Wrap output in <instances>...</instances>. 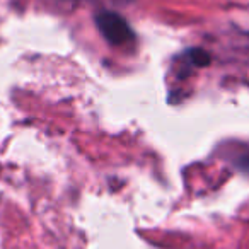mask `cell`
Listing matches in <instances>:
<instances>
[{"label": "cell", "mask_w": 249, "mask_h": 249, "mask_svg": "<svg viewBox=\"0 0 249 249\" xmlns=\"http://www.w3.org/2000/svg\"><path fill=\"white\" fill-rule=\"evenodd\" d=\"M96 24L99 33L103 35V38L106 41H109L111 45H126V43H132L133 38H135L130 24L116 12L104 11L101 14H97Z\"/></svg>", "instance_id": "obj_1"}]
</instances>
